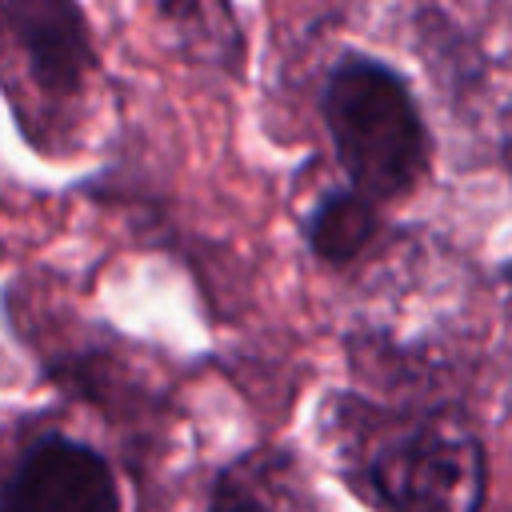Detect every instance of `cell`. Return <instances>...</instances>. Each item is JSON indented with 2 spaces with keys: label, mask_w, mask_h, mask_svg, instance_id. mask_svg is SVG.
Listing matches in <instances>:
<instances>
[{
  "label": "cell",
  "mask_w": 512,
  "mask_h": 512,
  "mask_svg": "<svg viewBox=\"0 0 512 512\" xmlns=\"http://www.w3.org/2000/svg\"><path fill=\"white\" fill-rule=\"evenodd\" d=\"M500 152H504V168H508V176H512V108H508V116H504V140H500Z\"/></svg>",
  "instance_id": "52a82bcc"
},
{
  "label": "cell",
  "mask_w": 512,
  "mask_h": 512,
  "mask_svg": "<svg viewBox=\"0 0 512 512\" xmlns=\"http://www.w3.org/2000/svg\"><path fill=\"white\" fill-rule=\"evenodd\" d=\"M208 512H268V504H264L244 480H236V476H220Z\"/></svg>",
  "instance_id": "8992f818"
},
{
  "label": "cell",
  "mask_w": 512,
  "mask_h": 512,
  "mask_svg": "<svg viewBox=\"0 0 512 512\" xmlns=\"http://www.w3.org/2000/svg\"><path fill=\"white\" fill-rule=\"evenodd\" d=\"M484 476V448L452 412L424 416L380 448L372 464V480L392 512H480Z\"/></svg>",
  "instance_id": "7a4b0ae2"
},
{
  "label": "cell",
  "mask_w": 512,
  "mask_h": 512,
  "mask_svg": "<svg viewBox=\"0 0 512 512\" xmlns=\"http://www.w3.org/2000/svg\"><path fill=\"white\" fill-rule=\"evenodd\" d=\"M376 200L360 196L356 188L328 192L308 216V244L328 264H348L372 236H376Z\"/></svg>",
  "instance_id": "5b68a950"
},
{
  "label": "cell",
  "mask_w": 512,
  "mask_h": 512,
  "mask_svg": "<svg viewBox=\"0 0 512 512\" xmlns=\"http://www.w3.org/2000/svg\"><path fill=\"white\" fill-rule=\"evenodd\" d=\"M120 488L108 460L68 436H40L16 460L0 512H116Z\"/></svg>",
  "instance_id": "3957f363"
},
{
  "label": "cell",
  "mask_w": 512,
  "mask_h": 512,
  "mask_svg": "<svg viewBox=\"0 0 512 512\" xmlns=\"http://www.w3.org/2000/svg\"><path fill=\"white\" fill-rule=\"evenodd\" d=\"M324 124L360 196L392 200L420 180L428 156L424 120L388 64L344 56L324 84Z\"/></svg>",
  "instance_id": "6da1fadb"
},
{
  "label": "cell",
  "mask_w": 512,
  "mask_h": 512,
  "mask_svg": "<svg viewBox=\"0 0 512 512\" xmlns=\"http://www.w3.org/2000/svg\"><path fill=\"white\" fill-rule=\"evenodd\" d=\"M4 20L40 88L72 92L88 76L92 44L80 8L64 0H4Z\"/></svg>",
  "instance_id": "277c9868"
}]
</instances>
